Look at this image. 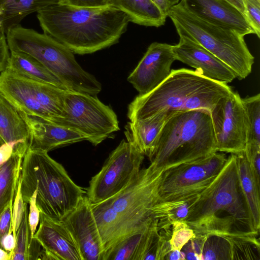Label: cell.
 Here are the masks:
<instances>
[{"instance_id": "obj_1", "label": "cell", "mask_w": 260, "mask_h": 260, "mask_svg": "<svg viewBox=\"0 0 260 260\" xmlns=\"http://www.w3.org/2000/svg\"><path fill=\"white\" fill-rule=\"evenodd\" d=\"M44 34L74 54H91L117 44L129 22L126 14L112 6L80 8L60 3L37 12Z\"/></svg>"}, {"instance_id": "obj_2", "label": "cell", "mask_w": 260, "mask_h": 260, "mask_svg": "<svg viewBox=\"0 0 260 260\" xmlns=\"http://www.w3.org/2000/svg\"><path fill=\"white\" fill-rule=\"evenodd\" d=\"M184 221L197 235L258 236L241 187L236 154L227 157L218 175L200 194Z\"/></svg>"}, {"instance_id": "obj_3", "label": "cell", "mask_w": 260, "mask_h": 260, "mask_svg": "<svg viewBox=\"0 0 260 260\" xmlns=\"http://www.w3.org/2000/svg\"><path fill=\"white\" fill-rule=\"evenodd\" d=\"M162 172L150 165L140 169L116 194L91 204L104 252L155 219V208L159 200L158 188Z\"/></svg>"}, {"instance_id": "obj_4", "label": "cell", "mask_w": 260, "mask_h": 260, "mask_svg": "<svg viewBox=\"0 0 260 260\" xmlns=\"http://www.w3.org/2000/svg\"><path fill=\"white\" fill-rule=\"evenodd\" d=\"M216 152L209 111L202 109L173 111L157 136L150 165L164 172Z\"/></svg>"}, {"instance_id": "obj_5", "label": "cell", "mask_w": 260, "mask_h": 260, "mask_svg": "<svg viewBox=\"0 0 260 260\" xmlns=\"http://www.w3.org/2000/svg\"><path fill=\"white\" fill-rule=\"evenodd\" d=\"M20 180L24 202L28 203L36 191L40 213L60 221L85 193L47 152L29 147L22 160Z\"/></svg>"}, {"instance_id": "obj_6", "label": "cell", "mask_w": 260, "mask_h": 260, "mask_svg": "<svg viewBox=\"0 0 260 260\" xmlns=\"http://www.w3.org/2000/svg\"><path fill=\"white\" fill-rule=\"evenodd\" d=\"M10 51L22 52L34 57L66 86L68 90L96 95L102 90L100 82L76 61L74 53L52 37L20 24L6 32Z\"/></svg>"}, {"instance_id": "obj_7", "label": "cell", "mask_w": 260, "mask_h": 260, "mask_svg": "<svg viewBox=\"0 0 260 260\" xmlns=\"http://www.w3.org/2000/svg\"><path fill=\"white\" fill-rule=\"evenodd\" d=\"M178 35L187 37L214 55L242 80L251 72L254 58L244 36L206 22L188 11L180 2L168 14Z\"/></svg>"}, {"instance_id": "obj_8", "label": "cell", "mask_w": 260, "mask_h": 260, "mask_svg": "<svg viewBox=\"0 0 260 260\" xmlns=\"http://www.w3.org/2000/svg\"><path fill=\"white\" fill-rule=\"evenodd\" d=\"M66 91L7 69L0 73V92L13 105L29 116L52 123L63 114Z\"/></svg>"}, {"instance_id": "obj_9", "label": "cell", "mask_w": 260, "mask_h": 260, "mask_svg": "<svg viewBox=\"0 0 260 260\" xmlns=\"http://www.w3.org/2000/svg\"><path fill=\"white\" fill-rule=\"evenodd\" d=\"M53 123L84 135L96 146L119 130L117 115L113 109L96 95L66 90L61 117Z\"/></svg>"}, {"instance_id": "obj_10", "label": "cell", "mask_w": 260, "mask_h": 260, "mask_svg": "<svg viewBox=\"0 0 260 260\" xmlns=\"http://www.w3.org/2000/svg\"><path fill=\"white\" fill-rule=\"evenodd\" d=\"M214 81L197 70H171L168 77L156 87L135 98L128 106L127 117L130 121H134L162 111L181 110L190 95Z\"/></svg>"}, {"instance_id": "obj_11", "label": "cell", "mask_w": 260, "mask_h": 260, "mask_svg": "<svg viewBox=\"0 0 260 260\" xmlns=\"http://www.w3.org/2000/svg\"><path fill=\"white\" fill-rule=\"evenodd\" d=\"M226 159L223 152H216L164 171L158 188L159 201H170L201 194L218 175Z\"/></svg>"}, {"instance_id": "obj_12", "label": "cell", "mask_w": 260, "mask_h": 260, "mask_svg": "<svg viewBox=\"0 0 260 260\" xmlns=\"http://www.w3.org/2000/svg\"><path fill=\"white\" fill-rule=\"evenodd\" d=\"M144 158L130 142L122 140L85 189L90 203L101 202L124 188L140 171Z\"/></svg>"}, {"instance_id": "obj_13", "label": "cell", "mask_w": 260, "mask_h": 260, "mask_svg": "<svg viewBox=\"0 0 260 260\" xmlns=\"http://www.w3.org/2000/svg\"><path fill=\"white\" fill-rule=\"evenodd\" d=\"M217 152L237 154L245 150L247 126L242 98L232 91L210 112Z\"/></svg>"}, {"instance_id": "obj_14", "label": "cell", "mask_w": 260, "mask_h": 260, "mask_svg": "<svg viewBox=\"0 0 260 260\" xmlns=\"http://www.w3.org/2000/svg\"><path fill=\"white\" fill-rule=\"evenodd\" d=\"M76 242L82 260H102L104 249L91 203L84 196L61 220Z\"/></svg>"}, {"instance_id": "obj_15", "label": "cell", "mask_w": 260, "mask_h": 260, "mask_svg": "<svg viewBox=\"0 0 260 260\" xmlns=\"http://www.w3.org/2000/svg\"><path fill=\"white\" fill-rule=\"evenodd\" d=\"M173 45L153 42L137 66L130 74L127 81L139 92L144 95L159 85L170 75L171 66L176 60Z\"/></svg>"}, {"instance_id": "obj_16", "label": "cell", "mask_w": 260, "mask_h": 260, "mask_svg": "<svg viewBox=\"0 0 260 260\" xmlns=\"http://www.w3.org/2000/svg\"><path fill=\"white\" fill-rule=\"evenodd\" d=\"M179 41L173 45L176 60L194 68L204 77L228 84L236 76L224 62L193 40L179 35Z\"/></svg>"}, {"instance_id": "obj_17", "label": "cell", "mask_w": 260, "mask_h": 260, "mask_svg": "<svg viewBox=\"0 0 260 260\" xmlns=\"http://www.w3.org/2000/svg\"><path fill=\"white\" fill-rule=\"evenodd\" d=\"M40 221L34 237L43 248L40 259L82 260L76 242L61 221L42 213Z\"/></svg>"}, {"instance_id": "obj_18", "label": "cell", "mask_w": 260, "mask_h": 260, "mask_svg": "<svg viewBox=\"0 0 260 260\" xmlns=\"http://www.w3.org/2000/svg\"><path fill=\"white\" fill-rule=\"evenodd\" d=\"M183 6L199 18L233 30L243 36L255 34L247 17L224 0H180Z\"/></svg>"}, {"instance_id": "obj_19", "label": "cell", "mask_w": 260, "mask_h": 260, "mask_svg": "<svg viewBox=\"0 0 260 260\" xmlns=\"http://www.w3.org/2000/svg\"><path fill=\"white\" fill-rule=\"evenodd\" d=\"M19 111L29 129L28 147L31 149L48 152L59 147L86 140L84 135L76 131Z\"/></svg>"}, {"instance_id": "obj_20", "label": "cell", "mask_w": 260, "mask_h": 260, "mask_svg": "<svg viewBox=\"0 0 260 260\" xmlns=\"http://www.w3.org/2000/svg\"><path fill=\"white\" fill-rule=\"evenodd\" d=\"M173 111H162L144 119L129 121L124 132L127 141L151 160L157 136Z\"/></svg>"}, {"instance_id": "obj_21", "label": "cell", "mask_w": 260, "mask_h": 260, "mask_svg": "<svg viewBox=\"0 0 260 260\" xmlns=\"http://www.w3.org/2000/svg\"><path fill=\"white\" fill-rule=\"evenodd\" d=\"M0 136L5 143L28 144L29 132L20 111L0 92Z\"/></svg>"}, {"instance_id": "obj_22", "label": "cell", "mask_w": 260, "mask_h": 260, "mask_svg": "<svg viewBox=\"0 0 260 260\" xmlns=\"http://www.w3.org/2000/svg\"><path fill=\"white\" fill-rule=\"evenodd\" d=\"M10 51L6 69L23 77L68 90L54 74L34 57L24 52Z\"/></svg>"}, {"instance_id": "obj_23", "label": "cell", "mask_w": 260, "mask_h": 260, "mask_svg": "<svg viewBox=\"0 0 260 260\" xmlns=\"http://www.w3.org/2000/svg\"><path fill=\"white\" fill-rule=\"evenodd\" d=\"M110 5L124 12L129 21L158 27L165 23V16L152 0H111Z\"/></svg>"}, {"instance_id": "obj_24", "label": "cell", "mask_w": 260, "mask_h": 260, "mask_svg": "<svg viewBox=\"0 0 260 260\" xmlns=\"http://www.w3.org/2000/svg\"><path fill=\"white\" fill-rule=\"evenodd\" d=\"M28 147L27 144L18 146L10 158L0 169V214L14 201L22 160Z\"/></svg>"}, {"instance_id": "obj_25", "label": "cell", "mask_w": 260, "mask_h": 260, "mask_svg": "<svg viewBox=\"0 0 260 260\" xmlns=\"http://www.w3.org/2000/svg\"><path fill=\"white\" fill-rule=\"evenodd\" d=\"M239 179L248 208L254 230L259 232L260 228V183L252 171L245 152L236 154Z\"/></svg>"}, {"instance_id": "obj_26", "label": "cell", "mask_w": 260, "mask_h": 260, "mask_svg": "<svg viewBox=\"0 0 260 260\" xmlns=\"http://www.w3.org/2000/svg\"><path fill=\"white\" fill-rule=\"evenodd\" d=\"M60 1L0 0V8L2 12L1 19L5 34L9 28L19 24L28 15L58 4Z\"/></svg>"}, {"instance_id": "obj_27", "label": "cell", "mask_w": 260, "mask_h": 260, "mask_svg": "<svg viewBox=\"0 0 260 260\" xmlns=\"http://www.w3.org/2000/svg\"><path fill=\"white\" fill-rule=\"evenodd\" d=\"M153 221L149 225L124 237L106 250L102 260H140L144 240Z\"/></svg>"}, {"instance_id": "obj_28", "label": "cell", "mask_w": 260, "mask_h": 260, "mask_svg": "<svg viewBox=\"0 0 260 260\" xmlns=\"http://www.w3.org/2000/svg\"><path fill=\"white\" fill-rule=\"evenodd\" d=\"M232 91L228 84L214 81L190 95L181 110L202 109L210 112L219 100Z\"/></svg>"}, {"instance_id": "obj_29", "label": "cell", "mask_w": 260, "mask_h": 260, "mask_svg": "<svg viewBox=\"0 0 260 260\" xmlns=\"http://www.w3.org/2000/svg\"><path fill=\"white\" fill-rule=\"evenodd\" d=\"M242 102L246 120V145L260 146V94L246 96Z\"/></svg>"}, {"instance_id": "obj_30", "label": "cell", "mask_w": 260, "mask_h": 260, "mask_svg": "<svg viewBox=\"0 0 260 260\" xmlns=\"http://www.w3.org/2000/svg\"><path fill=\"white\" fill-rule=\"evenodd\" d=\"M205 236L201 260H232L231 243L226 237L218 234Z\"/></svg>"}, {"instance_id": "obj_31", "label": "cell", "mask_w": 260, "mask_h": 260, "mask_svg": "<svg viewBox=\"0 0 260 260\" xmlns=\"http://www.w3.org/2000/svg\"><path fill=\"white\" fill-rule=\"evenodd\" d=\"M27 207V203H25L22 220L15 237V247L10 253V260H28V250L32 238L28 221Z\"/></svg>"}, {"instance_id": "obj_32", "label": "cell", "mask_w": 260, "mask_h": 260, "mask_svg": "<svg viewBox=\"0 0 260 260\" xmlns=\"http://www.w3.org/2000/svg\"><path fill=\"white\" fill-rule=\"evenodd\" d=\"M194 236L192 229L184 221L173 222L169 239L171 250H181L183 246Z\"/></svg>"}, {"instance_id": "obj_33", "label": "cell", "mask_w": 260, "mask_h": 260, "mask_svg": "<svg viewBox=\"0 0 260 260\" xmlns=\"http://www.w3.org/2000/svg\"><path fill=\"white\" fill-rule=\"evenodd\" d=\"M25 202H24L21 192V184L19 179L17 189L14 197L11 219V233L15 237L17 231L20 224L24 211Z\"/></svg>"}, {"instance_id": "obj_34", "label": "cell", "mask_w": 260, "mask_h": 260, "mask_svg": "<svg viewBox=\"0 0 260 260\" xmlns=\"http://www.w3.org/2000/svg\"><path fill=\"white\" fill-rule=\"evenodd\" d=\"M206 236L197 235L190 239L182 248L185 259L201 260V254Z\"/></svg>"}, {"instance_id": "obj_35", "label": "cell", "mask_w": 260, "mask_h": 260, "mask_svg": "<svg viewBox=\"0 0 260 260\" xmlns=\"http://www.w3.org/2000/svg\"><path fill=\"white\" fill-rule=\"evenodd\" d=\"M246 17L257 37L260 38V0H243Z\"/></svg>"}, {"instance_id": "obj_36", "label": "cell", "mask_w": 260, "mask_h": 260, "mask_svg": "<svg viewBox=\"0 0 260 260\" xmlns=\"http://www.w3.org/2000/svg\"><path fill=\"white\" fill-rule=\"evenodd\" d=\"M244 152L251 171L260 183V146L247 144Z\"/></svg>"}, {"instance_id": "obj_37", "label": "cell", "mask_w": 260, "mask_h": 260, "mask_svg": "<svg viewBox=\"0 0 260 260\" xmlns=\"http://www.w3.org/2000/svg\"><path fill=\"white\" fill-rule=\"evenodd\" d=\"M36 192L34 191L30 197L28 204L29 205L28 212V221L32 238L36 232L37 227L40 220V212L36 205Z\"/></svg>"}, {"instance_id": "obj_38", "label": "cell", "mask_w": 260, "mask_h": 260, "mask_svg": "<svg viewBox=\"0 0 260 260\" xmlns=\"http://www.w3.org/2000/svg\"><path fill=\"white\" fill-rule=\"evenodd\" d=\"M59 3L73 7L87 8H105L111 6V0H61Z\"/></svg>"}, {"instance_id": "obj_39", "label": "cell", "mask_w": 260, "mask_h": 260, "mask_svg": "<svg viewBox=\"0 0 260 260\" xmlns=\"http://www.w3.org/2000/svg\"><path fill=\"white\" fill-rule=\"evenodd\" d=\"M13 202H12L5 210L0 214V248L2 241L9 233H11L12 211Z\"/></svg>"}, {"instance_id": "obj_40", "label": "cell", "mask_w": 260, "mask_h": 260, "mask_svg": "<svg viewBox=\"0 0 260 260\" xmlns=\"http://www.w3.org/2000/svg\"><path fill=\"white\" fill-rule=\"evenodd\" d=\"M161 12L167 17L171 9L178 4L180 0H152Z\"/></svg>"}, {"instance_id": "obj_41", "label": "cell", "mask_w": 260, "mask_h": 260, "mask_svg": "<svg viewBox=\"0 0 260 260\" xmlns=\"http://www.w3.org/2000/svg\"><path fill=\"white\" fill-rule=\"evenodd\" d=\"M15 245V241L13 233H9L2 241V248L10 253L14 249Z\"/></svg>"}, {"instance_id": "obj_42", "label": "cell", "mask_w": 260, "mask_h": 260, "mask_svg": "<svg viewBox=\"0 0 260 260\" xmlns=\"http://www.w3.org/2000/svg\"><path fill=\"white\" fill-rule=\"evenodd\" d=\"M165 259L183 260L185 259V255L181 250H171L167 254Z\"/></svg>"}, {"instance_id": "obj_43", "label": "cell", "mask_w": 260, "mask_h": 260, "mask_svg": "<svg viewBox=\"0 0 260 260\" xmlns=\"http://www.w3.org/2000/svg\"><path fill=\"white\" fill-rule=\"evenodd\" d=\"M234 6L246 17V11L243 0H224Z\"/></svg>"}, {"instance_id": "obj_44", "label": "cell", "mask_w": 260, "mask_h": 260, "mask_svg": "<svg viewBox=\"0 0 260 260\" xmlns=\"http://www.w3.org/2000/svg\"><path fill=\"white\" fill-rule=\"evenodd\" d=\"M0 260H10V253L2 248H0Z\"/></svg>"}, {"instance_id": "obj_45", "label": "cell", "mask_w": 260, "mask_h": 260, "mask_svg": "<svg viewBox=\"0 0 260 260\" xmlns=\"http://www.w3.org/2000/svg\"><path fill=\"white\" fill-rule=\"evenodd\" d=\"M5 143V142L3 141V140L0 136V147Z\"/></svg>"}, {"instance_id": "obj_46", "label": "cell", "mask_w": 260, "mask_h": 260, "mask_svg": "<svg viewBox=\"0 0 260 260\" xmlns=\"http://www.w3.org/2000/svg\"><path fill=\"white\" fill-rule=\"evenodd\" d=\"M1 167H2V166H0V169H1Z\"/></svg>"}]
</instances>
